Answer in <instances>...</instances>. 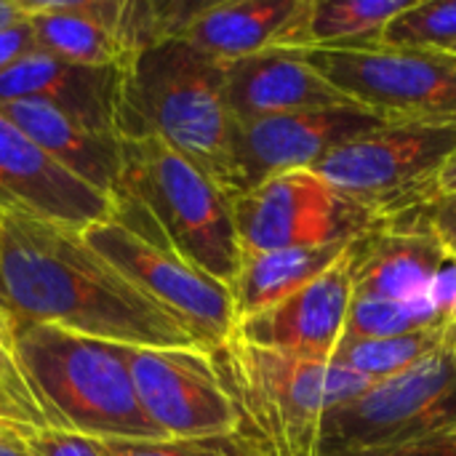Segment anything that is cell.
I'll return each mask as SVG.
<instances>
[{
  "label": "cell",
  "instance_id": "1",
  "mask_svg": "<svg viewBox=\"0 0 456 456\" xmlns=\"http://www.w3.org/2000/svg\"><path fill=\"white\" fill-rule=\"evenodd\" d=\"M0 278L16 321L51 323L128 347L206 350L176 313L139 291L77 230L0 211Z\"/></svg>",
  "mask_w": 456,
  "mask_h": 456
},
{
  "label": "cell",
  "instance_id": "2",
  "mask_svg": "<svg viewBox=\"0 0 456 456\" xmlns=\"http://www.w3.org/2000/svg\"><path fill=\"white\" fill-rule=\"evenodd\" d=\"M235 134L238 123L224 96V61L168 37L126 64L123 139L166 142L235 198L240 192Z\"/></svg>",
  "mask_w": 456,
  "mask_h": 456
},
{
  "label": "cell",
  "instance_id": "3",
  "mask_svg": "<svg viewBox=\"0 0 456 456\" xmlns=\"http://www.w3.org/2000/svg\"><path fill=\"white\" fill-rule=\"evenodd\" d=\"M115 214L206 275L232 286L243 262L232 198L166 142L123 139Z\"/></svg>",
  "mask_w": 456,
  "mask_h": 456
},
{
  "label": "cell",
  "instance_id": "4",
  "mask_svg": "<svg viewBox=\"0 0 456 456\" xmlns=\"http://www.w3.org/2000/svg\"><path fill=\"white\" fill-rule=\"evenodd\" d=\"M16 355L51 428L96 441H168L139 406L126 345L19 321Z\"/></svg>",
  "mask_w": 456,
  "mask_h": 456
},
{
  "label": "cell",
  "instance_id": "5",
  "mask_svg": "<svg viewBox=\"0 0 456 456\" xmlns=\"http://www.w3.org/2000/svg\"><path fill=\"white\" fill-rule=\"evenodd\" d=\"M211 355L238 411V436L256 456H321L326 414L374 385L331 361L265 350L235 334Z\"/></svg>",
  "mask_w": 456,
  "mask_h": 456
},
{
  "label": "cell",
  "instance_id": "6",
  "mask_svg": "<svg viewBox=\"0 0 456 456\" xmlns=\"http://www.w3.org/2000/svg\"><path fill=\"white\" fill-rule=\"evenodd\" d=\"M454 152L456 126L382 123L310 171L379 222H393L436 198L438 174Z\"/></svg>",
  "mask_w": 456,
  "mask_h": 456
},
{
  "label": "cell",
  "instance_id": "7",
  "mask_svg": "<svg viewBox=\"0 0 456 456\" xmlns=\"http://www.w3.org/2000/svg\"><path fill=\"white\" fill-rule=\"evenodd\" d=\"M299 53L342 96L385 123L456 126V59L449 53L382 43Z\"/></svg>",
  "mask_w": 456,
  "mask_h": 456
},
{
  "label": "cell",
  "instance_id": "8",
  "mask_svg": "<svg viewBox=\"0 0 456 456\" xmlns=\"http://www.w3.org/2000/svg\"><path fill=\"white\" fill-rule=\"evenodd\" d=\"M454 428L456 350H438L331 409L321 428V456L401 446Z\"/></svg>",
  "mask_w": 456,
  "mask_h": 456
},
{
  "label": "cell",
  "instance_id": "9",
  "mask_svg": "<svg viewBox=\"0 0 456 456\" xmlns=\"http://www.w3.org/2000/svg\"><path fill=\"white\" fill-rule=\"evenodd\" d=\"M243 254L353 243L382 224L315 171H283L232 198Z\"/></svg>",
  "mask_w": 456,
  "mask_h": 456
},
{
  "label": "cell",
  "instance_id": "10",
  "mask_svg": "<svg viewBox=\"0 0 456 456\" xmlns=\"http://www.w3.org/2000/svg\"><path fill=\"white\" fill-rule=\"evenodd\" d=\"M80 235L139 291L176 313L200 337L208 353L219 350L235 334L238 321L230 286L136 232L115 211Z\"/></svg>",
  "mask_w": 456,
  "mask_h": 456
},
{
  "label": "cell",
  "instance_id": "11",
  "mask_svg": "<svg viewBox=\"0 0 456 456\" xmlns=\"http://www.w3.org/2000/svg\"><path fill=\"white\" fill-rule=\"evenodd\" d=\"M128 371L144 417L168 441L238 433V411L214 363L198 347H128Z\"/></svg>",
  "mask_w": 456,
  "mask_h": 456
},
{
  "label": "cell",
  "instance_id": "12",
  "mask_svg": "<svg viewBox=\"0 0 456 456\" xmlns=\"http://www.w3.org/2000/svg\"><path fill=\"white\" fill-rule=\"evenodd\" d=\"M382 123V118L355 104L286 112L238 123L235 163L240 192L256 187L275 174L313 168L337 147L379 128Z\"/></svg>",
  "mask_w": 456,
  "mask_h": 456
},
{
  "label": "cell",
  "instance_id": "13",
  "mask_svg": "<svg viewBox=\"0 0 456 456\" xmlns=\"http://www.w3.org/2000/svg\"><path fill=\"white\" fill-rule=\"evenodd\" d=\"M0 211L83 232L107 219L115 200L75 179L0 112Z\"/></svg>",
  "mask_w": 456,
  "mask_h": 456
},
{
  "label": "cell",
  "instance_id": "14",
  "mask_svg": "<svg viewBox=\"0 0 456 456\" xmlns=\"http://www.w3.org/2000/svg\"><path fill=\"white\" fill-rule=\"evenodd\" d=\"M353 302L350 246L313 283L302 286L270 310L240 321L235 337L286 355L307 361H331L342 337Z\"/></svg>",
  "mask_w": 456,
  "mask_h": 456
},
{
  "label": "cell",
  "instance_id": "15",
  "mask_svg": "<svg viewBox=\"0 0 456 456\" xmlns=\"http://www.w3.org/2000/svg\"><path fill=\"white\" fill-rule=\"evenodd\" d=\"M449 259L444 243L414 214L382 222L350 243L353 297L425 305Z\"/></svg>",
  "mask_w": 456,
  "mask_h": 456
},
{
  "label": "cell",
  "instance_id": "16",
  "mask_svg": "<svg viewBox=\"0 0 456 456\" xmlns=\"http://www.w3.org/2000/svg\"><path fill=\"white\" fill-rule=\"evenodd\" d=\"M126 67H83L43 48L0 72V102L35 99L123 139Z\"/></svg>",
  "mask_w": 456,
  "mask_h": 456
},
{
  "label": "cell",
  "instance_id": "17",
  "mask_svg": "<svg viewBox=\"0 0 456 456\" xmlns=\"http://www.w3.org/2000/svg\"><path fill=\"white\" fill-rule=\"evenodd\" d=\"M224 96L235 123L353 104L291 48L224 61Z\"/></svg>",
  "mask_w": 456,
  "mask_h": 456
},
{
  "label": "cell",
  "instance_id": "18",
  "mask_svg": "<svg viewBox=\"0 0 456 456\" xmlns=\"http://www.w3.org/2000/svg\"><path fill=\"white\" fill-rule=\"evenodd\" d=\"M307 0H219L192 3L176 40L219 59L235 61L270 48H291Z\"/></svg>",
  "mask_w": 456,
  "mask_h": 456
},
{
  "label": "cell",
  "instance_id": "19",
  "mask_svg": "<svg viewBox=\"0 0 456 456\" xmlns=\"http://www.w3.org/2000/svg\"><path fill=\"white\" fill-rule=\"evenodd\" d=\"M0 112L75 179L115 200L123 174L120 136L91 128L35 99L0 102Z\"/></svg>",
  "mask_w": 456,
  "mask_h": 456
},
{
  "label": "cell",
  "instance_id": "20",
  "mask_svg": "<svg viewBox=\"0 0 456 456\" xmlns=\"http://www.w3.org/2000/svg\"><path fill=\"white\" fill-rule=\"evenodd\" d=\"M347 246L350 243L243 254L240 270L230 286L235 302V321H248L283 302L302 286L313 283L347 251Z\"/></svg>",
  "mask_w": 456,
  "mask_h": 456
},
{
  "label": "cell",
  "instance_id": "21",
  "mask_svg": "<svg viewBox=\"0 0 456 456\" xmlns=\"http://www.w3.org/2000/svg\"><path fill=\"white\" fill-rule=\"evenodd\" d=\"M414 0H307L291 51L374 45L390 19Z\"/></svg>",
  "mask_w": 456,
  "mask_h": 456
},
{
  "label": "cell",
  "instance_id": "22",
  "mask_svg": "<svg viewBox=\"0 0 456 456\" xmlns=\"http://www.w3.org/2000/svg\"><path fill=\"white\" fill-rule=\"evenodd\" d=\"M438 350H444V345L436 331H414L382 339H342L331 363L369 382H382L417 366Z\"/></svg>",
  "mask_w": 456,
  "mask_h": 456
},
{
  "label": "cell",
  "instance_id": "23",
  "mask_svg": "<svg viewBox=\"0 0 456 456\" xmlns=\"http://www.w3.org/2000/svg\"><path fill=\"white\" fill-rule=\"evenodd\" d=\"M379 43L409 51H449L456 45V0H414L387 21Z\"/></svg>",
  "mask_w": 456,
  "mask_h": 456
},
{
  "label": "cell",
  "instance_id": "24",
  "mask_svg": "<svg viewBox=\"0 0 456 456\" xmlns=\"http://www.w3.org/2000/svg\"><path fill=\"white\" fill-rule=\"evenodd\" d=\"M414 331H433L428 305H398L353 297L342 339H382Z\"/></svg>",
  "mask_w": 456,
  "mask_h": 456
},
{
  "label": "cell",
  "instance_id": "25",
  "mask_svg": "<svg viewBox=\"0 0 456 456\" xmlns=\"http://www.w3.org/2000/svg\"><path fill=\"white\" fill-rule=\"evenodd\" d=\"M104 456H256L235 436L195 441H104Z\"/></svg>",
  "mask_w": 456,
  "mask_h": 456
},
{
  "label": "cell",
  "instance_id": "26",
  "mask_svg": "<svg viewBox=\"0 0 456 456\" xmlns=\"http://www.w3.org/2000/svg\"><path fill=\"white\" fill-rule=\"evenodd\" d=\"M21 438L29 456H104V441L61 428H29Z\"/></svg>",
  "mask_w": 456,
  "mask_h": 456
},
{
  "label": "cell",
  "instance_id": "27",
  "mask_svg": "<svg viewBox=\"0 0 456 456\" xmlns=\"http://www.w3.org/2000/svg\"><path fill=\"white\" fill-rule=\"evenodd\" d=\"M16 318L5 310H0V382L35 414L40 417L45 425H48V417L43 414V409L37 406L35 395L29 393L27 387V379H24V371H21V363H19V355H16ZM51 428V425H48Z\"/></svg>",
  "mask_w": 456,
  "mask_h": 456
},
{
  "label": "cell",
  "instance_id": "28",
  "mask_svg": "<svg viewBox=\"0 0 456 456\" xmlns=\"http://www.w3.org/2000/svg\"><path fill=\"white\" fill-rule=\"evenodd\" d=\"M329 456H456V428L422 438V441H411V444H401V446H385V449H369V452H342V454Z\"/></svg>",
  "mask_w": 456,
  "mask_h": 456
},
{
  "label": "cell",
  "instance_id": "29",
  "mask_svg": "<svg viewBox=\"0 0 456 456\" xmlns=\"http://www.w3.org/2000/svg\"><path fill=\"white\" fill-rule=\"evenodd\" d=\"M35 48H37V43H35V32H32L27 16L3 27L0 29V72H5L11 64H16L21 56H27Z\"/></svg>",
  "mask_w": 456,
  "mask_h": 456
},
{
  "label": "cell",
  "instance_id": "30",
  "mask_svg": "<svg viewBox=\"0 0 456 456\" xmlns=\"http://www.w3.org/2000/svg\"><path fill=\"white\" fill-rule=\"evenodd\" d=\"M0 425L29 430V428H48L40 417H35L3 382H0Z\"/></svg>",
  "mask_w": 456,
  "mask_h": 456
},
{
  "label": "cell",
  "instance_id": "31",
  "mask_svg": "<svg viewBox=\"0 0 456 456\" xmlns=\"http://www.w3.org/2000/svg\"><path fill=\"white\" fill-rule=\"evenodd\" d=\"M21 433L24 430H19V428L0 425V456H29Z\"/></svg>",
  "mask_w": 456,
  "mask_h": 456
},
{
  "label": "cell",
  "instance_id": "32",
  "mask_svg": "<svg viewBox=\"0 0 456 456\" xmlns=\"http://www.w3.org/2000/svg\"><path fill=\"white\" fill-rule=\"evenodd\" d=\"M436 198H456V152L446 160L436 182ZM433 198V200H436Z\"/></svg>",
  "mask_w": 456,
  "mask_h": 456
},
{
  "label": "cell",
  "instance_id": "33",
  "mask_svg": "<svg viewBox=\"0 0 456 456\" xmlns=\"http://www.w3.org/2000/svg\"><path fill=\"white\" fill-rule=\"evenodd\" d=\"M21 16L24 13L19 8V0H0V29L13 24V21H19Z\"/></svg>",
  "mask_w": 456,
  "mask_h": 456
},
{
  "label": "cell",
  "instance_id": "34",
  "mask_svg": "<svg viewBox=\"0 0 456 456\" xmlns=\"http://www.w3.org/2000/svg\"><path fill=\"white\" fill-rule=\"evenodd\" d=\"M0 307H5V299H3V278H0ZM8 310V307H5Z\"/></svg>",
  "mask_w": 456,
  "mask_h": 456
},
{
  "label": "cell",
  "instance_id": "35",
  "mask_svg": "<svg viewBox=\"0 0 456 456\" xmlns=\"http://www.w3.org/2000/svg\"><path fill=\"white\" fill-rule=\"evenodd\" d=\"M444 53H449V56H454L456 59V45H452V48H449V51H444Z\"/></svg>",
  "mask_w": 456,
  "mask_h": 456
},
{
  "label": "cell",
  "instance_id": "36",
  "mask_svg": "<svg viewBox=\"0 0 456 456\" xmlns=\"http://www.w3.org/2000/svg\"><path fill=\"white\" fill-rule=\"evenodd\" d=\"M0 310H5V307H0ZM5 313H8V310H5Z\"/></svg>",
  "mask_w": 456,
  "mask_h": 456
}]
</instances>
